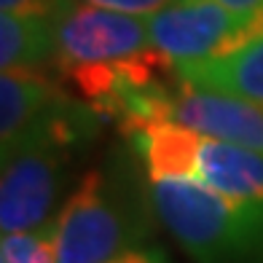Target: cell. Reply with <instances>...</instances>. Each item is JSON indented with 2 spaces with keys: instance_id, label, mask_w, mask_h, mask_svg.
Segmentation results:
<instances>
[{
  "instance_id": "obj_1",
  "label": "cell",
  "mask_w": 263,
  "mask_h": 263,
  "mask_svg": "<svg viewBox=\"0 0 263 263\" xmlns=\"http://www.w3.org/2000/svg\"><path fill=\"white\" fill-rule=\"evenodd\" d=\"M89 121H97L86 105L57 107L35 126L30 135L3 153V180H0V226L3 234L43 231L49 229V215L70 148L81 140Z\"/></svg>"
},
{
  "instance_id": "obj_2",
  "label": "cell",
  "mask_w": 263,
  "mask_h": 263,
  "mask_svg": "<svg viewBox=\"0 0 263 263\" xmlns=\"http://www.w3.org/2000/svg\"><path fill=\"white\" fill-rule=\"evenodd\" d=\"M151 207L196 263H258L263 239L199 177L148 180Z\"/></svg>"
},
{
  "instance_id": "obj_3",
  "label": "cell",
  "mask_w": 263,
  "mask_h": 263,
  "mask_svg": "<svg viewBox=\"0 0 263 263\" xmlns=\"http://www.w3.org/2000/svg\"><path fill=\"white\" fill-rule=\"evenodd\" d=\"M137 234L135 218L97 170L81 177L51 223L57 263H110L135 250Z\"/></svg>"
},
{
  "instance_id": "obj_4",
  "label": "cell",
  "mask_w": 263,
  "mask_h": 263,
  "mask_svg": "<svg viewBox=\"0 0 263 263\" xmlns=\"http://www.w3.org/2000/svg\"><path fill=\"white\" fill-rule=\"evenodd\" d=\"M54 65L118 62L151 51V32L145 16L100 8L91 3H70L51 22Z\"/></svg>"
},
{
  "instance_id": "obj_5",
  "label": "cell",
  "mask_w": 263,
  "mask_h": 263,
  "mask_svg": "<svg viewBox=\"0 0 263 263\" xmlns=\"http://www.w3.org/2000/svg\"><path fill=\"white\" fill-rule=\"evenodd\" d=\"M145 19L153 49L175 65L226 57L245 46L247 14L215 0H177Z\"/></svg>"
},
{
  "instance_id": "obj_6",
  "label": "cell",
  "mask_w": 263,
  "mask_h": 263,
  "mask_svg": "<svg viewBox=\"0 0 263 263\" xmlns=\"http://www.w3.org/2000/svg\"><path fill=\"white\" fill-rule=\"evenodd\" d=\"M170 121H177L201 137L231 142L263 156V105L234 94L188 86L180 78L170 97Z\"/></svg>"
},
{
  "instance_id": "obj_7",
  "label": "cell",
  "mask_w": 263,
  "mask_h": 263,
  "mask_svg": "<svg viewBox=\"0 0 263 263\" xmlns=\"http://www.w3.org/2000/svg\"><path fill=\"white\" fill-rule=\"evenodd\" d=\"M199 180L229 201L234 212L263 239V156L231 142L204 137Z\"/></svg>"
},
{
  "instance_id": "obj_8",
  "label": "cell",
  "mask_w": 263,
  "mask_h": 263,
  "mask_svg": "<svg viewBox=\"0 0 263 263\" xmlns=\"http://www.w3.org/2000/svg\"><path fill=\"white\" fill-rule=\"evenodd\" d=\"M51 78L38 70H3L0 76V142L3 153L22 142L30 132L49 116L57 102Z\"/></svg>"
},
{
  "instance_id": "obj_9",
  "label": "cell",
  "mask_w": 263,
  "mask_h": 263,
  "mask_svg": "<svg viewBox=\"0 0 263 263\" xmlns=\"http://www.w3.org/2000/svg\"><path fill=\"white\" fill-rule=\"evenodd\" d=\"M175 67H177V76L188 86L234 94V97L263 105V38L226 57L180 62Z\"/></svg>"
},
{
  "instance_id": "obj_10",
  "label": "cell",
  "mask_w": 263,
  "mask_h": 263,
  "mask_svg": "<svg viewBox=\"0 0 263 263\" xmlns=\"http://www.w3.org/2000/svg\"><path fill=\"white\" fill-rule=\"evenodd\" d=\"M129 142L145 164L148 180L196 177L204 137L177 121H153L129 135Z\"/></svg>"
},
{
  "instance_id": "obj_11",
  "label": "cell",
  "mask_w": 263,
  "mask_h": 263,
  "mask_svg": "<svg viewBox=\"0 0 263 263\" xmlns=\"http://www.w3.org/2000/svg\"><path fill=\"white\" fill-rule=\"evenodd\" d=\"M54 59L51 25L30 16H0V67L3 70H35Z\"/></svg>"
},
{
  "instance_id": "obj_12",
  "label": "cell",
  "mask_w": 263,
  "mask_h": 263,
  "mask_svg": "<svg viewBox=\"0 0 263 263\" xmlns=\"http://www.w3.org/2000/svg\"><path fill=\"white\" fill-rule=\"evenodd\" d=\"M0 263H57L51 226L43 231L3 234V242H0Z\"/></svg>"
},
{
  "instance_id": "obj_13",
  "label": "cell",
  "mask_w": 263,
  "mask_h": 263,
  "mask_svg": "<svg viewBox=\"0 0 263 263\" xmlns=\"http://www.w3.org/2000/svg\"><path fill=\"white\" fill-rule=\"evenodd\" d=\"M70 3L73 0H0V8H3V14L30 16V19H41L51 25Z\"/></svg>"
},
{
  "instance_id": "obj_14",
  "label": "cell",
  "mask_w": 263,
  "mask_h": 263,
  "mask_svg": "<svg viewBox=\"0 0 263 263\" xmlns=\"http://www.w3.org/2000/svg\"><path fill=\"white\" fill-rule=\"evenodd\" d=\"M86 3L110 8V11H124V14H132V16H153L156 11L177 3V0H86Z\"/></svg>"
},
{
  "instance_id": "obj_15",
  "label": "cell",
  "mask_w": 263,
  "mask_h": 263,
  "mask_svg": "<svg viewBox=\"0 0 263 263\" xmlns=\"http://www.w3.org/2000/svg\"><path fill=\"white\" fill-rule=\"evenodd\" d=\"M110 263H170L161 253H156V250H132V253L116 258Z\"/></svg>"
},
{
  "instance_id": "obj_16",
  "label": "cell",
  "mask_w": 263,
  "mask_h": 263,
  "mask_svg": "<svg viewBox=\"0 0 263 263\" xmlns=\"http://www.w3.org/2000/svg\"><path fill=\"white\" fill-rule=\"evenodd\" d=\"M215 3L231 8V11H236V14H247V11H255L263 0H215Z\"/></svg>"
}]
</instances>
